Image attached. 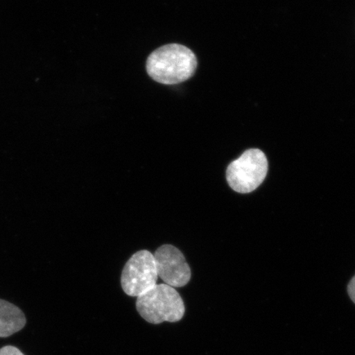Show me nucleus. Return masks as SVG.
<instances>
[{
    "label": "nucleus",
    "mask_w": 355,
    "mask_h": 355,
    "mask_svg": "<svg viewBox=\"0 0 355 355\" xmlns=\"http://www.w3.org/2000/svg\"><path fill=\"white\" fill-rule=\"evenodd\" d=\"M157 279L154 255L141 250L133 254L124 266L121 286L126 295L137 298L157 286Z\"/></svg>",
    "instance_id": "obj_4"
},
{
    "label": "nucleus",
    "mask_w": 355,
    "mask_h": 355,
    "mask_svg": "<svg viewBox=\"0 0 355 355\" xmlns=\"http://www.w3.org/2000/svg\"><path fill=\"white\" fill-rule=\"evenodd\" d=\"M348 294L350 297V299L355 304V276L352 279V281L349 282L348 286Z\"/></svg>",
    "instance_id": "obj_8"
},
{
    "label": "nucleus",
    "mask_w": 355,
    "mask_h": 355,
    "mask_svg": "<svg viewBox=\"0 0 355 355\" xmlns=\"http://www.w3.org/2000/svg\"><path fill=\"white\" fill-rule=\"evenodd\" d=\"M146 68L154 81L175 85L193 76L198 68V60L188 47L171 44L153 51L146 60Z\"/></svg>",
    "instance_id": "obj_1"
},
{
    "label": "nucleus",
    "mask_w": 355,
    "mask_h": 355,
    "mask_svg": "<svg viewBox=\"0 0 355 355\" xmlns=\"http://www.w3.org/2000/svg\"><path fill=\"white\" fill-rule=\"evenodd\" d=\"M136 306L141 318L153 324L179 322L185 313L184 303L179 293L166 284L157 285L137 297Z\"/></svg>",
    "instance_id": "obj_2"
},
{
    "label": "nucleus",
    "mask_w": 355,
    "mask_h": 355,
    "mask_svg": "<svg viewBox=\"0 0 355 355\" xmlns=\"http://www.w3.org/2000/svg\"><path fill=\"white\" fill-rule=\"evenodd\" d=\"M154 259L158 277L166 285L179 288L189 282L191 269L184 254L177 248L168 244L159 247L155 252Z\"/></svg>",
    "instance_id": "obj_5"
},
{
    "label": "nucleus",
    "mask_w": 355,
    "mask_h": 355,
    "mask_svg": "<svg viewBox=\"0 0 355 355\" xmlns=\"http://www.w3.org/2000/svg\"><path fill=\"white\" fill-rule=\"evenodd\" d=\"M22 311L10 302L0 300V337L6 338L19 332L26 325Z\"/></svg>",
    "instance_id": "obj_6"
},
{
    "label": "nucleus",
    "mask_w": 355,
    "mask_h": 355,
    "mask_svg": "<svg viewBox=\"0 0 355 355\" xmlns=\"http://www.w3.org/2000/svg\"><path fill=\"white\" fill-rule=\"evenodd\" d=\"M268 171L266 155L259 149H250L230 164L226 180L230 187L239 193H250L263 184Z\"/></svg>",
    "instance_id": "obj_3"
},
{
    "label": "nucleus",
    "mask_w": 355,
    "mask_h": 355,
    "mask_svg": "<svg viewBox=\"0 0 355 355\" xmlns=\"http://www.w3.org/2000/svg\"><path fill=\"white\" fill-rule=\"evenodd\" d=\"M0 355H24L20 350L13 346L8 345L0 349Z\"/></svg>",
    "instance_id": "obj_7"
}]
</instances>
